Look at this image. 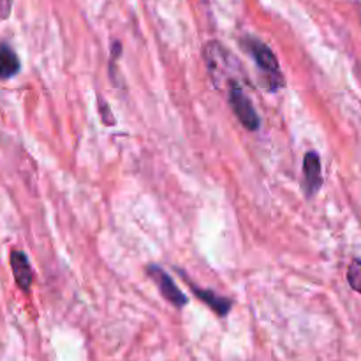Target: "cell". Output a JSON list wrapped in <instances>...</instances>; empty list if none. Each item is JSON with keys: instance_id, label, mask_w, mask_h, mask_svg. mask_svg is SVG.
<instances>
[{"instance_id": "1", "label": "cell", "mask_w": 361, "mask_h": 361, "mask_svg": "<svg viewBox=\"0 0 361 361\" xmlns=\"http://www.w3.org/2000/svg\"><path fill=\"white\" fill-rule=\"evenodd\" d=\"M203 59L207 63L208 74H210L212 81L217 85L219 88L224 85L226 88L231 83H240V76H243L242 69H240V62L233 56L226 46L221 42L210 41L204 44Z\"/></svg>"}, {"instance_id": "2", "label": "cell", "mask_w": 361, "mask_h": 361, "mask_svg": "<svg viewBox=\"0 0 361 361\" xmlns=\"http://www.w3.org/2000/svg\"><path fill=\"white\" fill-rule=\"evenodd\" d=\"M243 46L247 51L252 55L254 62H256L257 69L261 71L264 78V87L268 92H277L279 88L284 87V76H282L281 66H279L277 56L270 49V46L264 42L257 41L254 37L243 39Z\"/></svg>"}, {"instance_id": "3", "label": "cell", "mask_w": 361, "mask_h": 361, "mask_svg": "<svg viewBox=\"0 0 361 361\" xmlns=\"http://www.w3.org/2000/svg\"><path fill=\"white\" fill-rule=\"evenodd\" d=\"M228 102L231 106L233 113H235L236 118L240 120L243 127L247 130H257L261 126V118L257 115L256 108L250 102V99L247 97V94L243 92L242 85L240 83H231L228 87Z\"/></svg>"}, {"instance_id": "4", "label": "cell", "mask_w": 361, "mask_h": 361, "mask_svg": "<svg viewBox=\"0 0 361 361\" xmlns=\"http://www.w3.org/2000/svg\"><path fill=\"white\" fill-rule=\"evenodd\" d=\"M147 274L150 275L152 281L155 282V286H157V289L161 291V295L164 296V300H168L173 307L182 309V307H185L187 303H189V298L180 291V288L171 281V277H169L162 268H159L157 264H148Z\"/></svg>"}, {"instance_id": "5", "label": "cell", "mask_w": 361, "mask_h": 361, "mask_svg": "<svg viewBox=\"0 0 361 361\" xmlns=\"http://www.w3.org/2000/svg\"><path fill=\"white\" fill-rule=\"evenodd\" d=\"M323 185V171H321V159L316 152H307L303 157V192L307 197L316 196Z\"/></svg>"}, {"instance_id": "6", "label": "cell", "mask_w": 361, "mask_h": 361, "mask_svg": "<svg viewBox=\"0 0 361 361\" xmlns=\"http://www.w3.org/2000/svg\"><path fill=\"white\" fill-rule=\"evenodd\" d=\"M11 268H13V275L18 288L23 293L30 291V286L34 282V271H32L30 263H28V257L21 250L11 252Z\"/></svg>"}, {"instance_id": "7", "label": "cell", "mask_w": 361, "mask_h": 361, "mask_svg": "<svg viewBox=\"0 0 361 361\" xmlns=\"http://www.w3.org/2000/svg\"><path fill=\"white\" fill-rule=\"evenodd\" d=\"M187 284L190 286V289H192V293L196 295V298L201 300L203 303H207L217 316H228L229 310H231L233 307V300L224 298V296L221 295H215L214 291H208V289L197 288V286H194L190 281H187Z\"/></svg>"}, {"instance_id": "8", "label": "cell", "mask_w": 361, "mask_h": 361, "mask_svg": "<svg viewBox=\"0 0 361 361\" xmlns=\"http://www.w3.org/2000/svg\"><path fill=\"white\" fill-rule=\"evenodd\" d=\"M20 59L14 49L7 44H0V80H9L20 73Z\"/></svg>"}, {"instance_id": "9", "label": "cell", "mask_w": 361, "mask_h": 361, "mask_svg": "<svg viewBox=\"0 0 361 361\" xmlns=\"http://www.w3.org/2000/svg\"><path fill=\"white\" fill-rule=\"evenodd\" d=\"M348 281L355 291L361 293V261L355 259L348 270Z\"/></svg>"}, {"instance_id": "10", "label": "cell", "mask_w": 361, "mask_h": 361, "mask_svg": "<svg viewBox=\"0 0 361 361\" xmlns=\"http://www.w3.org/2000/svg\"><path fill=\"white\" fill-rule=\"evenodd\" d=\"M97 108H99V111H101V118H102V122H104V126L106 127L115 126L116 120H115V116H113L111 108H109V104L101 97V95L97 97Z\"/></svg>"}, {"instance_id": "11", "label": "cell", "mask_w": 361, "mask_h": 361, "mask_svg": "<svg viewBox=\"0 0 361 361\" xmlns=\"http://www.w3.org/2000/svg\"><path fill=\"white\" fill-rule=\"evenodd\" d=\"M13 9V0H0V21L7 20Z\"/></svg>"}, {"instance_id": "12", "label": "cell", "mask_w": 361, "mask_h": 361, "mask_svg": "<svg viewBox=\"0 0 361 361\" xmlns=\"http://www.w3.org/2000/svg\"><path fill=\"white\" fill-rule=\"evenodd\" d=\"M200 2H203V4H208V2H210V0H200Z\"/></svg>"}]
</instances>
